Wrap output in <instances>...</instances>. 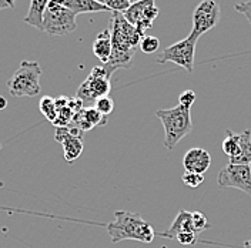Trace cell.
<instances>
[{
    "label": "cell",
    "mask_w": 251,
    "mask_h": 248,
    "mask_svg": "<svg viewBox=\"0 0 251 248\" xmlns=\"http://www.w3.org/2000/svg\"><path fill=\"white\" fill-rule=\"evenodd\" d=\"M110 33H111V56L110 60L103 67L107 70L110 76L117 69H128L136 51V47L140 45L141 36L137 29L130 25L125 19L123 13L111 12L110 20Z\"/></svg>",
    "instance_id": "1"
},
{
    "label": "cell",
    "mask_w": 251,
    "mask_h": 248,
    "mask_svg": "<svg viewBox=\"0 0 251 248\" xmlns=\"http://www.w3.org/2000/svg\"><path fill=\"white\" fill-rule=\"evenodd\" d=\"M111 243L117 244L123 240H136L144 244L153 243L156 231L143 220L140 214L130 211H116L114 220L106 225Z\"/></svg>",
    "instance_id": "2"
},
{
    "label": "cell",
    "mask_w": 251,
    "mask_h": 248,
    "mask_svg": "<svg viewBox=\"0 0 251 248\" xmlns=\"http://www.w3.org/2000/svg\"><path fill=\"white\" fill-rule=\"evenodd\" d=\"M191 109L177 104L173 109L157 110L156 116L164 127V147L174 150L176 146L193 130Z\"/></svg>",
    "instance_id": "3"
},
{
    "label": "cell",
    "mask_w": 251,
    "mask_h": 248,
    "mask_svg": "<svg viewBox=\"0 0 251 248\" xmlns=\"http://www.w3.org/2000/svg\"><path fill=\"white\" fill-rule=\"evenodd\" d=\"M42 67L37 62L23 60L7 80V90L13 97H34L40 93Z\"/></svg>",
    "instance_id": "4"
},
{
    "label": "cell",
    "mask_w": 251,
    "mask_h": 248,
    "mask_svg": "<svg viewBox=\"0 0 251 248\" xmlns=\"http://www.w3.org/2000/svg\"><path fill=\"white\" fill-rule=\"evenodd\" d=\"M76 29V15L63 7L59 1L50 0L43 15V31L50 36H67Z\"/></svg>",
    "instance_id": "5"
},
{
    "label": "cell",
    "mask_w": 251,
    "mask_h": 248,
    "mask_svg": "<svg viewBox=\"0 0 251 248\" xmlns=\"http://www.w3.org/2000/svg\"><path fill=\"white\" fill-rule=\"evenodd\" d=\"M197 37L193 34H188L186 39L174 43L172 46L166 47L157 57L156 62L158 64L172 62L180 67H183L187 73H193L194 69V56H196V45Z\"/></svg>",
    "instance_id": "6"
},
{
    "label": "cell",
    "mask_w": 251,
    "mask_h": 248,
    "mask_svg": "<svg viewBox=\"0 0 251 248\" xmlns=\"http://www.w3.org/2000/svg\"><path fill=\"white\" fill-rule=\"evenodd\" d=\"M110 77L111 76L103 66H96L92 69L89 77L80 84L76 97H78L84 103V101H96L97 99L107 96L111 90Z\"/></svg>",
    "instance_id": "7"
},
{
    "label": "cell",
    "mask_w": 251,
    "mask_h": 248,
    "mask_svg": "<svg viewBox=\"0 0 251 248\" xmlns=\"http://www.w3.org/2000/svg\"><path fill=\"white\" fill-rule=\"evenodd\" d=\"M220 20V4L216 0H203L193 12V29L191 33L194 37L211 30L217 26Z\"/></svg>",
    "instance_id": "8"
},
{
    "label": "cell",
    "mask_w": 251,
    "mask_h": 248,
    "mask_svg": "<svg viewBox=\"0 0 251 248\" xmlns=\"http://www.w3.org/2000/svg\"><path fill=\"white\" fill-rule=\"evenodd\" d=\"M220 188H237L251 196V166L227 164L217 177Z\"/></svg>",
    "instance_id": "9"
},
{
    "label": "cell",
    "mask_w": 251,
    "mask_h": 248,
    "mask_svg": "<svg viewBox=\"0 0 251 248\" xmlns=\"http://www.w3.org/2000/svg\"><path fill=\"white\" fill-rule=\"evenodd\" d=\"M56 140L63 146L64 160L70 164L83 153V141L80 137L70 133L69 127H57L56 130Z\"/></svg>",
    "instance_id": "10"
},
{
    "label": "cell",
    "mask_w": 251,
    "mask_h": 248,
    "mask_svg": "<svg viewBox=\"0 0 251 248\" xmlns=\"http://www.w3.org/2000/svg\"><path fill=\"white\" fill-rule=\"evenodd\" d=\"M211 164V157L210 153L204 149L196 147L190 149L184 158H183V166L184 170L188 173H196V174H204L205 171L210 169Z\"/></svg>",
    "instance_id": "11"
},
{
    "label": "cell",
    "mask_w": 251,
    "mask_h": 248,
    "mask_svg": "<svg viewBox=\"0 0 251 248\" xmlns=\"http://www.w3.org/2000/svg\"><path fill=\"white\" fill-rule=\"evenodd\" d=\"M106 123H107L106 116H103L94 107L83 109L73 117V122H72V124L78 127L83 133L92 130L93 127H97V125H104Z\"/></svg>",
    "instance_id": "12"
},
{
    "label": "cell",
    "mask_w": 251,
    "mask_h": 248,
    "mask_svg": "<svg viewBox=\"0 0 251 248\" xmlns=\"http://www.w3.org/2000/svg\"><path fill=\"white\" fill-rule=\"evenodd\" d=\"M181 233H196V230L193 227V221H191V213L187 211V210H180L177 217L174 218V221H173L172 227L169 230L160 233V237L172 238L173 240Z\"/></svg>",
    "instance_id": "13"
},
{
    "label": "cell",
    "mask_w": 251,
    "mask_h": 248,
    "mask_svg": "<svg viewBox=\"0 0 251 248\" xmlns=\"http://www.w3.org/2000/svg\"><path fill=\"white\" fill-rule=\"evenodd\" d=\"M63 7L69 9L77 16L80 13H94V12H110V9L99 1L94 0H56Z\"/></svg>",
    "instance_id": "14"
},
{
    "label": "cell",
    "mask_w": 251,
    "mask_h": 248,
    "mask_svg": "<svg viewBox=\"0 0 251 248\" xmlns=\"http://www.w3.org/2000/svg\"><path fill=\"white\" fill-rule=\"evenodd\" d=\"M111 50H113L111 33H110V29H104L96 36V40L93 43V53L100 62L106 64L110 60Z\"/></svg>",
    "instance_id": "15"
},
{
    "label": "cell",
    "mask_w": 251,
    "mask_h": 248,
    "mask_svg": "<svg viewBox=\"0 0 251 248\" xmlns=\"http://www.w3.org/2000/svg\"><path fill=\"white\" fill-rule=\"evenodd\" d=\"M50 0H30V7L27 16L25 17V23L43 31V15Z\"/></svg>",
    "instance_id": "16"
},
{
    "label": "cell",
    "mask_w": 251,
    "mask_h": 248,
    "mask_svg": "<svg viewBox=\"0 0 251 248\" xmlns=\"http://www.w3.org/2000/svg\"><path fill=\"white\" fill-rule=\"evenodd\" d=\"M238 144H240L238 154L230 160V164H237V166L250 164L251 166V130L247 128L238 134Z\"/></svg>",
    "instance_id": "17"
},
{
    "label": "cell",
    "mask_w": 251,
    "mask_h": 248,
    "mask_svg": "<svg viewBox=\"0 0 251 248\" xmlns=\"http://www.w3.org/2000/svg\"><path fill=\"white\" fill-rule=\"evenodd\" d=\"M154 3H156V0H137L134 3H131L130 7L126 12H123V16H125V19L130 25L137 26L143 20L147 7L154 4Z\"/></svg>",
    "instance_id": "18"
},
{
    "label": "cell",
    "mask_w": 251,
    "mask_h": 248,
    "mask_svg": "<svg viewBox=\"0 0 251 248\" xmlns=\"http://www.w3.org/2000/svg\"><path fill=\"white\" fill-rule=\"evenodd\" d=\"M240 144H238V134L233 133L231 130H226V139L223 141V151L230 160L238 154Z\"/></svg>",
    "instance_id": "19"
},
{
    "label": "cell",
    "mask_w": 251,
    "mask_h": 248,
    "mask_svg": "<svg viewBox=\"0 0 251 248\" xmlns=\"http://www.w3.org/2000/svg\"><path fill=\"white\" fill-rule=\"evenodd\" d=\"M40 111L43 113V116L46 117L50 123H54L56 122V117H57V109H56V101L53 97L46 96L40 100Z\"/></svg>",
    "instance_id": "20"
},
{
    "label": "cell",
    "mask_w": 251,
    "mask_h": 248,
    "mask_svg": "<svg viewBox=\"0 0 251 248\" xmlns=\"http://www.w3.org/2000/svg\"><path fill=\"white\" fill-rule=\"evenodd\" d=\"M160 47V40L154 36H143L140 42V49L143 53L150 54V53H156Z\"/></svg>",
    "instance_id": "21"
},
{
    "label": "cell",
    "mask_w": 251,
    "mask_h": 248,
    "mask_svg": "<svg viewBox=\"0 0 251 248\" xmlns=\"http://www.w3.org/2000/svg\"><path fill=\"white\" fill-rule=\"evenodd\" d=\"M181 181L188 188H197L204 183V174H196V173L184 171L183 175H181Z\"/></svg>",
    "instance_id": "22"
},
{
    "label": "cell",
    "mask_w": 251,
    "mask_h": 248,
    "mask_svg": "<svg viewBox=\"0 0 251 248\" xmlns=\"http://www.w3.org/2000/svg\"><path fill=\"white\" fill-rule=\"evenodd\" d=\"M191 221H193V227L196 230V233L200 234L204 230L210 228V224H208V220L204 216L203 213L200 211H193L191 213Z\"/></svg>",
    "instance_id": "23"
},
{
    "label": "cell",
    "mask_w": 251,
    "mask_h": 248,
    "mask_svg": "<svg viewBox=\"0 0 251 248\" xmlns=\"http://www.w3.org/2000/svg\"><path fill=\"white\" fill-rule=\"evenodd\" d=\"M93 107L97 111H100L103 116H107L114 110V101L110 99L109 96H104V97H100L94 101Z\"/></svg>",
    "instance_id": "24"
},
{
    "label": "cell",
    "mask_w": 251,
    "mask_h": 248,
    "mask_svg": "<svg viewBox=\"0 0 251 248\" xmlns=\"http://www.w3.org/2000/svg\"><path fill=\"white\" fill-rule=\"evenodd\" d=\"M103 4H106L109 7L110 12L123 13V12H126L130 7L131 0H103Z\"/></svg>",
    "instance_id": "25"
},
{
    "label": "cell",
    "mask_w": 251,
    "mask_h": 248,
    "mask_svg": "<svg viewBox=\"0 0 251 248\" xmlns=\"http://www.w3.org/2000/svg\"><path fill=\"white\" fill-rule=\"evenodd\" d=\"M194 101H196V93L193 90H184L183 93L178 96V104H181L184 107L191 109Z\"/></svg>",
    "instance_id": "26"
},
{
    "label": "cell",
    "mask_w": 251,
    "mask_h": 248,
    "mask_svg": "<svg viewBox=\"0 0 251 248\" xmlns=\"http://www.w3.org/2000/svg\"><path fill=\"white\" fill-rule=\"evenodd\" d=\"M176 240L181 246H194L199 240V234L196 233H181L176 237Z\"/></svg>",
    "instance_id": "27"
},
{
    "label": "cell",
    "mask_w": 251,
    "mask_h": 248,
    "mask_svg": "<svg viewBox=\"0 0 251 248\" xmlns=\"http://www.w3.org/2000/svg\"><path fill=\"white\" fill-rule=\"evenodd\" d=\"M235 12L241 13V15L246 16V19L249 20V23L251 25V1H241V3H237L234 4Z\"/></svg>",
    "instance_id": "28"
},
{
    "label": "cell",
    "mask_w": 251,
    "mask_h": 248,
    "mask_svg": "<svg viewBox=\"0 0 251 248\" xmlns=\"http://www.w3.org/2000/svg\"><path fill=\"white\" fill-rule=\"evenodd\" d=\"M7 107V100L0 96V110H4Z\"/></svg>",
    "instance_id": "29"
},
{
    "label": "cell",
    "mask_w": 251,
    "mask_h": 248,
    "mask_svg": "<svg viewBox=\"0 0 251 248\" xmlns=\"http://www.w3.org/2000/svg\"><path fill=\"white\" fill-rule=\"evenodd\" d=\"M10 6L6 3V1H3V0H0V10H3V9H9Z\"/></svg>",
    "instance_id": "30"
},
{
    "label": "cell",
    "mask_w": 251,
    "mask_h": 248,
    "mask_svg": "<svg viewBox=\"0 0 251 248\" xmlns=\"http://www.w3.org/2000/svg\"><path fill=\"white\" fill-rule=\"evenodd\" d=\"M3 1H6L10 7H15V3H16V0H3Z\"/></svg>",
    "instance_id": "31"
},
{
    "label": "cell",
    "mask_w": 251,
    "mask_h": 248,
    "mask_svg": "<svg viewBox=\"0 0 251 248\" xmlns=\"http://www.w3.org/2000/svg\"><path fill=\"white\" fill-rule=\"evenodd\" d=\"M244 248H251V240H247V241L244 243Z\"/></svg>",
    "instance_id": "32"
},
{
    "label": "cell",
    "mask_w": 251,
    "mask_h": 248,
    "mask_svg": "<svg viewBox=\"0 0 251 248\" xmlns=\"http://www.w3.org/2000/svg\"><path fill=\"white\" fill-rule=\"evenodd\" d=\"M94 1H99V3H103V0H94Z\"/></svg>",
    "instance_id": "33"
}]
</instances>
